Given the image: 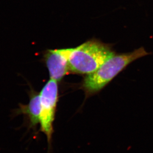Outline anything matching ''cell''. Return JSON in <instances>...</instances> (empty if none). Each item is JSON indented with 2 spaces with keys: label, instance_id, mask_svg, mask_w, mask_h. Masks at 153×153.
Masks as SVG:
<instances>
[{
  "label": "cell",
  "instance_id": "obj_4",
  "mask_svg": "<svg viewBox=\"0 0 153 153\" xmlns=\"http://www.w3.org/2000/svg\"><path fill=\"white\" fill-rule=\"evenodd\" d=\"M71 48L50 50L46 55V62L51 79L59 81L70 71L69 55Z\"/></svg>",
  "mask_w": 153,
  "mask_h": 153
},
{
  "label": "cell",
  "instance_id": "obj_5",
  "mask_svg": "<svg viewBox=\"0 0 153 153\" xmlns=\"http://www.w3.org/2000/svg\"><path fill=\"white\" fill-rule=\"evenodd\" d=\"M40 98L38 94L32 96L28 105L22 108V112L28 114L32 126H36L40 122Z\"/></svg>",
  "mask_w": 153,
  "mask_h": 153
},
{
  "label": "cell",
  "instance_id": "obj_2",
  "mask_svg": "<svg viewBox=\"0 0 153 153\" xmlns=\"http://www.w3.org/2000/svg\"><path fill=\"white\" fill-rule=\"evenodd\" d=\"M114 53L110 44L92 39L76 48H71L68 59L69 69L75 74L88 75Z\"/></svg>",
  "mask_w": 153,
  "mask_h": 153
},
{
  "label": "cell",
  "instance_id": "obj_1",
  "mask_svg": "<svg viewBox=\"0 0 153 153\" xmlns=\"http://www.w3.org/2000/svg\"><path fill=\"white\" fill-rule=\"evenodd\" d=\"M149 55L143 47L129 53H114L94 72L86 75L81 87L86 95L97 94L129 64Z\"/></svg>",
  "mask_w": 153,
  "mask_h": 153
},
{
  "label": "cell",
  "instance_id": "obj_3",
  "mask_svg": "<svg viewBox=\"0 0 153 153\" xmlns=\"http://www.w3.org/2000/svg\"><path fill=\"white\" fill-rule=\"evenodd\" d=\"M39 94L41 108L39 123L42 131L46 135L49 141L52 136L53 123L58 100L57 81L51 79L44 86Z\"/></svg>",
  "mask_w": 153,
  "mask_h": 153
}]
</instances>
